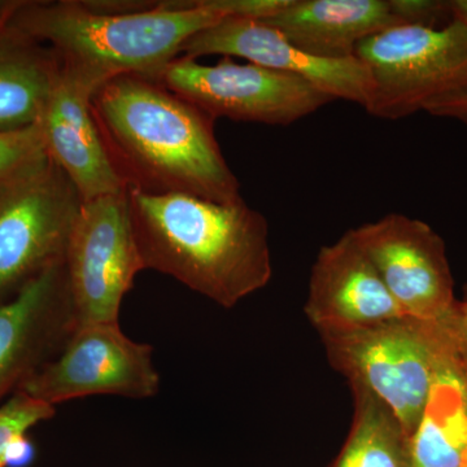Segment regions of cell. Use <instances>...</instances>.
I'll list each match as a JSON object with an SVG mask.
<instances>
[{
	"label": "cell",
	"instance_id": "obj_18",
	"mask_svg": "<svg viewBox=\"0 0 467 467\" xmlns=\"http://www.w3.org/2000/svg\"><path fill=\"white\" fill-rule=\"evenodd\" d=\"M411 450L413 467H467V410L456 356L436 383Z\"/></svg>",
	"mask_w": 467,
	"mask_h": 467
},
{
	"label": "cell",
	"instance_id": "obj_12",
	"mask_svg": "<svg viewBox=\"0 0 467 467\" xmlns=\"http://www.w3.org/2000/svg\"><path fill=\"white\" fill-rule=\"evenodd\" d=\"M77 326L64 259L0 306V405L63 349Z\"/></svg>",
	"mask_w": 467,
	"mask_h": 467
},
{
	"label": "cell",
	"instance_id": "obj_21",
	"mask_svg": "<svg viewBox=\"0 0 467 467\" xmlns=\"http://www.w3.org/2000/svg\"><path fill=\"white\" fill-rule=\"evenodd\" d=\"M391 5L404 26L444 27L451 24L448 0H391Z\"/></svg>",
	"mask_w": 467,
	"mask_h": 467
},
{
	"label": "cell",
	"instance_id": "obj_8",
	"mask_svg": "<svg viewBox=\"0 0 467 467\" xmlns=\"http://www.w3.org/2000/svg\"><path fill=\"white\" fill-rule=\"evenodd\" d=\"M64 264L77 324H119L122 300L144 270L126 190L84 202Z\"/></svg>",
	"mask_w": 467,
	"mask_h": 467
},
{
	"label": "cell",
	"instance_id": "obj_25",
	"mask_svg": "<svg viewBox=\"0 0 467 467\" xmlns=\"http://www.w3.org/2000/svg\"><path fill=\"white\" fill-rule=\"evenodd\" d=\"M451 21L467 27V0H448Z\"/></svg>",
	"mask_w": 467,
	"mask_h": 467
},
{
	"label": "cell",
	"instance_id": "obj_3",
	"mask_svg": "<svg viewBox=\"0 0 467 467\" xmlns=\"http://www.w3.org/2000/svg\"><path fill=\"white\" fill-rule=\"evenodd\" d=\"M126 192L144 270L171 276L225 309L272 281L269 223L243 199Z\"/></svg>",
	"mask_w": 467,
	"mask_h": 467
},
{
	"label": "cell",
	"instance_id": "obj_9",
	"mask_svg": "<svg viewBox=\"0 0 467 467\" xmlns=\"http://www.w3.org/2000/svg\"><path fill=\"white\" fill-rule=\"evenodd\" d=\"M152 355V347L126 337L119 324L79 325L18 391L52 407L95 395L150 399L160 389Z\"/></svg>",
	"mask_w": 467,
	"mask_h": 467
},
{
	"label": "cell",
	"instance_id": "obj_23",
	"mask_svg": "<svg viewBox=\"0 0 467 467\" xmlns=\"http://www.w3.org/2000/svg\"><path fill=\"white\" fill-rule=\"evenodd\" d=\"M442 325L454 340L467 349V285L463 290L462 299L457 300L451 317L442 322Z\"/></svg>",
	"mask_w": 467,
	"mask_h": 467
},
{
	"label": "cell",
	"instance_id": "obj_17",
	"mask_svg": "<svg viewBox=\"0 0 467 467\" xmlns=\"http://www.w3.org/2000/svg\"><path fill=\"white\" fill-rule=\"evenodd\" d=\"M350 389L352 426L331 467H413L411 438L391 409L362 387Z\"/></svg>",
	"mask_w": 467,
	"mask_h": 467
},
{
	"label": "cell",
	"instance_id": "obj_2",
	"mask_svg": "<svg viewBox=\"0 0 467 467\" xmlns=\"http://www.w3.org/2000/svg\"><path fill=\"white\" fill-rule=\"evenodd\" d=\"M91 110L128 186L218 202L243 199L214 135V119L160 82L115 77L95 92Z\"/></svg>",
	"mask_w": 467,
	"mask_h": 467
},
{
	"label": "cell",
	"instance_id": "obj_20",
	"mask_svg": "<svg viewBox=\"0 0 467 467\" xmlns=\"http://www.w3.org/2000/svg\"><path fill=\"white\" fill-rule=\"evenodd\" d=\"M47 156L39 122L16 131H0V178L17 173Z\"/></svg>",
	"mask_w": 467,
	"mask_h": 467
},
{
	"label": "cell",
	"instance_id": "obj_4",
	"mask_svg": "<svg viewBox=\"0 0 467 467\" xmlns=\"http://www.w3.org/2000/svg\"><path fill=\"white\" fill-rule=\"evenodd\" d=\"M319 337L331 367L350 386L362 387L383 401L413 438L439 378L456 355V342L444 325L404 316Z\"/></svg>",
	"mask_w": 467,
	"mask_h": 467
},
{
	"label": "cell",
	"instance_id": "obj_16",
	"mask_svg": "<svg viewBox=\"0 0 467 467\" xmlns=\"http://www.w3.org/2000/svg\"><path fill=\"white\" fill-rule=\"evenodd\" d=\"M60 70L50 47L8 23L0 26V131L38 124Z\"/></svg>",
	"mask_w": 467,
	"mask_h": 467
},
{
	"label": "cell",
	"instance_id": "obj_26",
	"mask_svg": "<svg viewBox=\"0 0 467 467\" xmlns=\"http://www.w3.org/2000/svg\"><path fill=\"white\" fill-rule=\"evenodd\" d=\"M20 2L21 0H0V26L8 23L9 17Z\"/></svg>",
	"mask_w": 467,
	"mask_h": 467
},
{
	"label": "cell",
	"instance_id": "obj_6",
	"mask_svg": "<svg viewBox=\"0 0 467 467\" xmlns=\"http://www.w3.org/2000/svg\"><path fill=\"white\" fill-rule=\"evenodd\" d=\"M374 88L365 110L400 119L432 101L467 91V27L399 26L362 42L356 51Z\"/></svg>",
	"mask_w": 467,
	"mask_h": 467
},
{
	"label": "cell",
	"instance_id": "obj_11",
	"mask_svg": "<svg viewBox=\"0 0 467 467\" xmlns=\"http://www.w3.org/2000/svg\"><path fill=\"white\" fill-rule=\"evenodd\" d=\"M212 55L242 57L248 63L299 77L334 100L352 101L364 109L373 94V77L359 58L313 57L288 42L275 27L254 18H223L192 36L181 51V57L195 60Z\"/></svg>",
	"mask_w": 467,
	"mask_h": 467
},
{
	"label": "cell",
	"instance_id": "obj_7",
	"mask_svg": "<svg viewBox=\"0 0 467 467\" xmlns=\"http://www.w3.org/2000/svg\"><path fill=\"white\" fill-rule=\"evenodd\" d=\"M159 82L213 119L254 124L288 126L334 101L306 79L232 57L213 66L177 57Z\"/></svg>",
	"mask_w": 467,
	"mask_h": 467
},
{
	"label": "cell",
	"instance_id": "obj_22",
	"mask_svg": "<svg viewBox=\"0 0 467 467\" xmlns=\"http://www.w3.org/2000/svg\"><path fill=\"white\" fill-rule=\"evenodd\" d=\"M425 112L441 119H453L467 129V91L432 101Z\"/></svg>",
	"mask_w": 467,
	"mask_h": 467
},
{
	"label": "cell",
	"instance_id": "obj_19",
	"mask_svg": "<svg viewBox=\"0 0 467 467\" xmlns=\"http://www.w3.org/2000/svg\"><path fill=\"white\" fill-rule=\"evenodd\" d=\"M57 408L36 400L24 392H15L0 405V467L20 465L32 454L26 439L34 426L51 420Z\"/></svg>",
	"mask_w": 467,
	"mask_h": 467
},
{
	"label": "cell",
	"instance_id": "obj_15",
	"mask_svg": "<svg viewBox=\"0 0 467 467\" xmlns=\"http://www.w3.org/2000/svg\"><path fill=\"white\" fill-rule=\"evenodd\" d=\"M261 21L300 50L327 60L356 57L362 42L404 26L391 0H287L284 8Z\"/></svg>",
	"mask_w": 467,
	"mask_h": 467
},
{
	"label": "cell",
	"instance_id": "obj_5",
	"mask_svg": "<svg viewBox=\"0 0 467 467\" xmlns=\"http://www.w3.org/2000/svg\"><path fill=\"white\" fill-rule=\"evenodd\" d=\"M82 204L48 156L0 178V306L64 259Z\"/></svg>",
	"mask_w": 467,
	"mask_h": 467
},
{
	"label": "cell",
	"instance_id": "obj_10",
	"mask_svg": "<svg viewBox=\"0 0 467 467\" xmlns=\"http://www.w3.org/2000/svg\"><path fill=\"white\" fill-rule=\"evenodd\" d=\"M407 317L442 324L457 299L447 245L429 223L389 213L352 229Z\"/></svg>",
	"mask_w": 467,
	"mask_h": 467
},
{
	"label": "cell",
	"instance_id": "obj_13",
	"mask_svg": "<svg viewBox=\"0 0 467 467\" xmlns=\"http://www.w3.org/2000/svg\"><path fill=\"white\" fill-rule=\"evenodd\" d=\"M304 312L319 335L348 333L404 317L352 230L319 250Z\"/></svg>",
	"mask_w": 467,
	"mask_h": 467
},
{
	"label": "cell",
	"instance_id": "obj_14",
	"mask_svg": "<svg viewBox=\"0 0 467 467\" xmlns=\"http://www.w3.org/2000/svg\"><path fill=\"white\" fill-rule=\"evenodd\" d=\"M98 88L61 67L39 119L46 153L84 202L115 195L128 187L92 115L91 99Z\"/></svg>",
	"mask_w": 467,
	"mask_h": 467
},
{
	"label": "cell",
	"instance_id": "obj_24",
	"mask_svg": "<svg viewBox=\"0 0 467 467\" xmlns=\"http://www.w3.org/2000/svg\"><path fill=\"white\" fill-rule=\"evenodd\" d=\"M456 350V370L459 374L461 384H462L463 399H465V405L467 410V349L463 348L457 343Z\"/></svg>",
	"mask_w": 467,
	"mask_h": 467
},
{
	"label": "cell",
	"instance_id": "obj_1",
	"mask_svg": "<svg viewBox=\"0 0 467 467\" xmlns=\"http://www.w3.org/2000/svg\"><path fill=\"white\" fill-rule=\"evenodd\" d=\"M227 16L230 0H21L8 24L100 88L125 75L159 82L184 43Z\"/></svg>",
	"mask_w": 467,
	"mask_h": 467
}]
</instances>
